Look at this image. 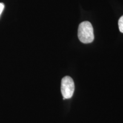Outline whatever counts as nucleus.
I'll return each instance as SVG.
<instances>
[{"mask_svg": "<svg viewBox=\"0 0 123 123\" xmlns=\"http://www.w3.org/2000/svg\"><path fill=\"white\" fill-rule=\"evenodd\" d=\"M118 25H119L120 31L123 33V15L120 18L119 22H118Z\"/></svg>", "mask_w": 123, "mask_h": 123, "instance_id": "3", "label": "nucleus"}, {"mask_svg": "<svg viewBox=\"0 0 123 123\" xmlns=\"http://www.w3.org/2000/svg\"><path fill=\"white\" fill-rule=\"evenodd\" d=\"M5 8V5L3 3H0V16H1V14L4 11V9Z\"/></svg>", "mask_w": 123, "mask_h": 123, "instance_id": "4", "label": "nucleus"}, {"mask_svg": "<svg viewBox=\"0 0 123 123\" xmlns=\"http://www.w3.org/2000/svg\"><path fill=\"white\" fill-rule=\"evenodd\" d=\"M75 91V84L70 76H66L63 78L61 81V92L63 99H70Z\"/></svg>", "mask_w": 123, "mask_h": 123, "instance_id": "2", "label": "nucleus"}, {"mask_svg": "<svg viewBox=\"0 0 123 123\" xmlns=\"http://www.w3.org/2000/svg\"><path fill=\"white\" fill-rule=\"evenodd\" d=\"M78 38L83 43H90L94 39L93 29L91 24L88 21L80 23L78 27Z\"/></svg>", "mask_w": 123, "mask_h": 123, "instance_id": "1", "label": "nucleus"}]
</instances>
